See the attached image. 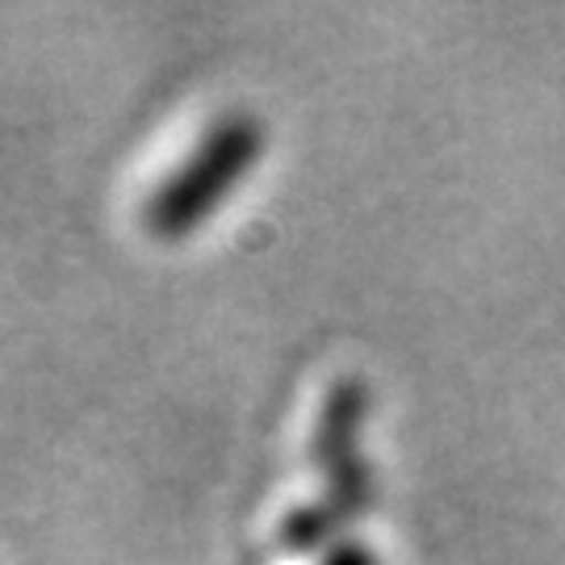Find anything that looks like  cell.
Returning a JSON list of instances; mask_svg holds the SVG:
<instances>
[{"instance_id":"obj_3","label":"cell","mask_w":565,"mask_h":565,"mask_svg":"<svg viewBox=\"0 0 565 565\" xmlns=\"http://www.w3.org/2000/svg\"><path fill=\"white\" fill-rule=\"evenodd\" d=\"M319 565H382V557L364 541H340L335 548H327Z\"/></svg>"},{"instance_id":"obj_2","label":"cell","mask_w":565,"mask_h":565,"mask_svg":"<svg viewBox=\"0 0 565 565\" xmlns=\"http://www.w3.org/2000/svg\"><path fill=\"white\" fill-rule=\"evenodd\" d=\"M364 415H369V390L361 377H335L327 385L310 431V461L323 473V490L373 503V469L361 457Z\"/></svg>"},{"instance_id":"obj_1","label":"cell","mask_w":565,"mask_h":565,"mask_svg":"<svg viewBox=\"0 0 565 565\" xmlns=\"http://www.w3.org/2000/svg\"><path fill=\"white\" fill-rule=\"evenodd\" d=\"M264 147V121L252 109H223L202 126V135L181 156L172 172H163L142 202V223L160 239H181L223 202L247 177Z\"/></svg>"}]
</instances>
